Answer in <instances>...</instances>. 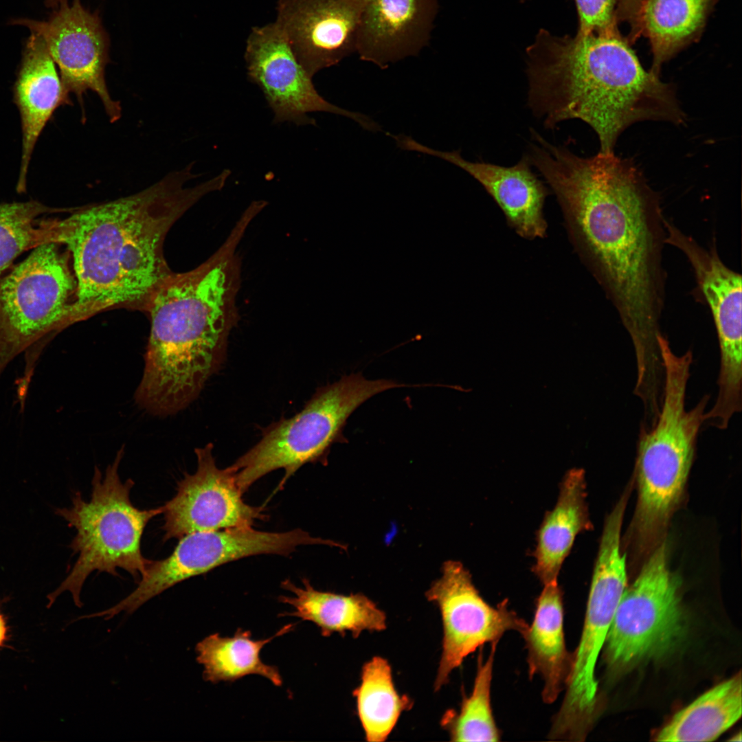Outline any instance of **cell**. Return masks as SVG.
<instances>
[{
    "instance_id": "obj_1",
    "label": "cell",
    "mask_w": 742,
    "mask_h": 742,
    "mask_svg": "<svg viewBox=\"0 0 742 742\" xmlns=\"http://www.w3.org/2000/svg\"><path fill=\"white\" fill-rule=\"evenodd\" d=\"M529 160L571 213L632 342L636 359L659 353L665 243L659 198L631 161L581 157L545 139Z\"/></svg>"
},
{
    "instance_id": "obj_2",
    "label": "cell",
    "mask_w": 742,
    "mask_h": 742,
    "mask_svg": "<svg viewBox=\"0 0 742 742\" xmlns=\"http://www.w3.org/2000/svg\"><path fill=\"white\" fill-rule=\"evenodd\" d=\"M188 168L142 192L49 220L48 240L71 254L76 280L73 324L124 304H144L170 273L162 247L192 204L216 190L212 179L183 188Z\"/></svg>"
},
{
    "instance_id": "obj_3",
    "label": "cell",
    "mask_w": 742,
    "mask_h": 742,
    "mask_svg": "<svg viewBox=\"0 0 742 742\" xmlns=\"http://www.w3.org/2000/svg\"><path fill=\"white\" fill-rule=\"evenodd\" d=\"M528 104L546 128L581 120L596 132L600 153L645 120L683 124L675 89L646 71L618 30L555 37L542 30L528 50Z\"/></svg>"
},
{
    "instance_id": "obj_4",
    "label": "cell",
    "mask_w": 742,
    "mask_h": 742,
    "mask_svg": "<svg viewBox=\"0 0 742 742\" xmlns=\"http://www.w3.org/2000/svg\"><path fill=\"white\" fill-rule=\"evenodd\" d=\"M225 264L210 261L170 273L144 308L150 316L142 377L135 393L145 409L173 415L197 398L225 361L231 326Z\"/></svg>"
},
{
    "instance_id": "obj_5",
    "label": "cell",
    "mask_w": 742,
    "mask_h": 742,
    "mask_svg": "<svg viewBox=\"0 0 742 742\" xmlns=\"http://www.w3.org/2000/svg\"><path fill=\"white\" fill-rule=\"evenodd\" d=\"M660 353L664 385L660 412L652 425H641L637 442L635 523L642 540L659 534L680 500L710 398L704 395L687 409L693 352L677 355L669 345H664Z\"/></svg>"
},
{
    "instance_id": "obj_6",
    "label": "cell",
    "mask_w": 742,
    "mask_h": 742,
    "mask_svg": "<svg viewBox=\"0 0 742 742\" xmlns=\"http://www.w3.org/2000/svg\"><path fill=\"white\" fill-rule=\"evenodd\" d=\"M124 448L117 451L104 475L95 467L89 501L78 492L71 508L57 510L76 530L71 548L78 557L67 577L49 595V606L67 591L75 605L81 607V590L93 572L117 576V569L121 568L138 582L150 561L142 555L141 540L148 523L162 514L164 507L140 510L132 504L130 492L135 483L131 479L122 482L118 473Z\"/></svg>"
},
{
    "instance_id": "obj_7",
    "label": "cell",
    "mask_w": 742,
    "mask_h": 742,
    "mask_svg": "<svg viewBox=\"0 0 742 742\" xmlns=\"http://www.w3.org/2000/svg\"><path fill=\"white\" fill-rule=\"evenodd\" d=\"M60 245L40 244L0 279V374L15 357L25 354L21 396L45 344L73 324L76 280Z\"/></svg>"
},
{
    "instance_id": "obj_8",
    "label": "cell",
    "mask_w": 742,
    "mask_h": 742,
    "mask_svg": "<svg viewBox=\"0 0 742 742\" xmlns=\"http://www.w3.org/2000/svg\"><path fill=\"white\" fill-rule=\"evenodd\" d=\"M402 386L392 380H368L352 374L319 389L299 413L266 428L260 441L232 464L240 489L245 493L258 480L278 469L284 470L280 486L284 484L302 465L324 456L361 404Z\"/></svg>"
},
{
    "instance_id": "obj_9",
    "label": "cell",
    "mask_w": 742,
    "mask_h": 742,
    "mask_svg": "<svg viewBox=\"0 0 742 742\" xmlns=\"http://www.w3.org/2000/svg\"><path fill=\"white\" fill-rule=\"evenodd\" d=\"M666 542L626 587L605 642L609 665L629 666L669 653L684 633L679 577L668 565Z\"/></svg>"
},
{
    "instance_id": "obj_10",
    "label": "cell",
    "mask_w": 742,
    "mask_h": 742,
    "mask_svg": "<svg viewBox=\"0 0 742 742\" xmlns=\"http://www.w3.org/2000/svg\"><path fill=\"white\" fill-rule=\"evenodd\" d=\"M627 587L626 561L613 552L597 556L578 645L571 674L552 728L560 735L585 732L597 702L596 666L622 594Z\"/></svg>"
},
{
    "instance_id": "obj_11",
    "label": "cell",
    "mask_w": 742,
    "mask_h": 742,
    "mask_svg": "<svg viewBox=\"0 0 742 742\" xmlns=\"http://www.w3.org/2000/svg\"><path fill=\"white\" fill-rule=\"evenodd\" d=\"M439 608L443 625L442 651L434 688L440 690L464 659L487 643L498 642L510 631L522 634L528 624L508 608L506 600L493 607L480 596L463 565L448 561L441 577L426 592Z\"/></svg>"
},
{
    "instance_id": "obj_12",
    "label": "cell",
    "mask_w": 742,
    "mask_h": 742,
    "mask_svg": "<svg viewBox=\"0 0 742 742\" xmlns=\"http://www.w3.org/2000/svg\"><path fill=\"white\" fill-rule=\"evenodd\" d=\"M244 58L248 80L262 90L273 112L274 124L315 125L308 114L322 111L350 117L370 131L380 130L368 116L340 108L320 95L276 22L251 28Z\"/></svg>"
},
{
    "instance_id": "obj_13",
    "label": "cell",
    "mask_w": 742,
    "mask_h": 742,
    "mask_svg": "<svg viewBox=\"0 0 742 742\" xmlns=\"http://www.w3.org/2000/svg\"><path fill=\"white\" fill-rule=\"evenodd\" d=\"M665 243L680 249L691 265L709 305L719 348L715 405L725 410L742 405V279L728 268L715 248L706 249L664 218Z\"/></svg>"
},
{
    "instance_id": "obj_14",
    "label": "cell",
    "mask_w": 742,
    "mask_h": 742,
    "mask_svg": "<svg viewBox=\"0 0 742 742\" xmlns=\"http://www.w3.org/2000/svg\"><path fill=\"white\" fill-rule=\"evenodd\" d=\"M12 24L28 27L44 41L60 72L64 91L82 100L87 91L100 98L110 121L121 116L118 102L111 97L105 80L109 61V38L97 13H91L74 0L65 1L47 21L18 19Z\"/></svg>"
},
{
    "instance_id": "obj_15",
    "label": "cell",
    "mask_w": 742,
    "mask_h": 742,
    "mask_svg": "<svg viewBox=\"0 0 742 742\" xmlns=\"http://www.w3.org/2000/svg\"><path fill=\"white\" fill-rule=\"evenodd\" d=\"M208 443L194 450L197 467L185 473L177 493L163 506L164 541L192 532L251 527L263 519L262 508L246 504L232 465L220 469Z\"/></svg>"
},
{
    "instance_id": "obj_16",
    "label": "cell",
    "mask_w": 742,
    "mask_h": 742,
    "mask_svg": "<svg viewBox=\"0 0 742 742\" xmlns=\"http://www.w3.org/2000/svg\"><path fill=\"white\" fill-rule=\"evenodd\" d=\"M286 543L283 532H263L251 527L188 534L179 539L170 556L162 560H150L137 587L122 599L123 606L135 612L180 582L241 558L262 554H282Z\"/></svg>"
},
{
    "instance_id": "obj_17",
    "label": "cell",
    "mask_w": 742,
    "mask_h": 742,
    "mask_svg": "<svg viewBox=\"0 0 742 742\" xmlns=\"http://www.w3.org/2000/svg\"><path fill=\"white\" fill-rule=\"evenodd\" d=\"M364 0H278L275 21L311 76L356 52Z\"/></svg>"
},
{
    "instance_id": "obj_18",
    "label": "cell",
    "mask_w": 742,
    "mask_h": 742,
    "mask_svg": "<svg viewBox=\"0 0 742 742\" xmlns=\"http://www.w3.org/2000/svg\"><path fill=\"white\" fill-rule=\"evenodd\" d=\"M438 0H364L356 52L382 69L428 45Z\"/></svg>"
},
{
    "instance_id": "obj_19",
    "label": "cell",
    "mask_w": 742,
    "mask_h": 742,
    "mask_svg": "<svg viewBox=\"0 0 742 742\" xmlns=\"http://www.w3.org/2000/svg\"><path fill=\"white\" fill-rule=\"evenodd\" d=\"M395 140L403 150L440 157L467 172L494 199L521 236L535 238L544 235L546 224L542 209L546 189L532 171L527 156L515 166L505 167L485 161H466L461 156L460 150H434L403 135H396Z\"/></svg>"
},
{
    "instance_id": "obj_20",
    "label": "cell",
    "mask_w": 742,
    "mask_h": 742,
    "mask_svg": "<svg viewBox=\"0 0 742 742\" xmlns=\"http://www.w3.org/2000/svg\"><path fill=\"white\" fill-rule=\"evenodd\" d=\"M67 95L43 39L32 32L14 86L22 128L19 192L25 191L29 164L38 138L55 109L66 102Z\"/></svg>"
},
{
    "instance_id": "obj_21",
    "label": "cell",
    "mask_w": 742,
    "mask_h": 742,
    "mask_svg": "<svg viewBox=\"0 0 742 742\" xmlns=\"http://www.w3.org/2000/svg\"><path fill=\"white\" fill-rule=\"evenodd\" d=\"M557 580L543 584L531 625L521 634L527 649L529 677L539 675L546 704H552L565 689L573 664L566 647L563 603Z\"/></svg>"
},
{
    "instance_id": "obj_22",
    "label": "cell",
    "mask_w": 742,
    "mask_h": 742,
    "mask_svg": "<svg viewBox=\"0 0 742 742\" xmlns=\"http://www.w3.org/2000/svg\"><path fill=\"white\" fill-rule=\"evenodd\" d=\"M302 585L297 586L289 580L282 582V587L292 596H281L279 600L293 608L292 612L285 615L313 622L320 629L322 636L349 631L357 637L363 631L385 629V613L366 596L319 591L306 578L302 579Z\"/></svg>"
},
{
    "instance_id": "obj_23",
    "label": "cell",
    "mask_w": 742,
    "mask_h": 742,
    "mask_svg": "<svg viewBox=\"0 0 742 742\" xmlns=\"http://www.w3.org/2000/svg\"><path fill=\"white\" fill-rule=\"evenodd\" d=\"M585 473L572 469L564 475L557 502L540 526L533 572L543 584L557 580L577 535L589 528Z\"/></svg>"
},
{
    "instance_id": "obj_24",
    "label": "cell",
    "mask_w": 742,
    "mask_h": 742,
    "mask_svg": "<svg viewBox=\"0 0 742 742\" xmlns=\"http://www.w3.org/2000/svg\"><path fill=\"white\" fill-rule=\"evenodd\" d=\"M715 0H644L641 29L653 52L651 71L659 76L662 65L703 30Z\"/></svg>"
},
{
    "instance_id": "obj_25",
    "label": "cell",
    "mask_w": 742,
    "mask_h": 742,
    "mask_svg": "<svg viewBox=\"0 0 742 742\" xmlns=\"http://www.w3.org/2000/svg\"><path fill=\"white\" fill-rule=\"evenodd\" d=\"M741 693L740 674L719 684L676 713L656 741L715 740L741 718Z\"/></svg>"
},
{
    "instance_id": "obj_26",
    "label": "cell",
    "mask_w": 742,
    "mask_h": 742,
    "mask_svg": "<svg viewBox=\"0 0 742 742\" xmlns=\"http://www.w3.org/2000/svg\"><path fill=\"white\" fill-rule=\"evenodd\" d=\"M294 625H287L273 636L259 640L251 639V632L240 628L232 637H223L218 633L205 637L195 648L196 661L203 666L204 680L212 684L234 682L256 674L280 686L282 679L278 669L265 664L260 653L265 644L290 631Z\"/></svg>"
},
{
    "instance_id": "obj_27",
    "label": "cell",
    "mask_w": 742,
    "mask_h": 742,
    "mask_svg": "<svg viewBox=\"0 0 742 742\" xmlns=\"http://www.w3.org/2000/svg\"><path fill=\"white\" fill-rule=\"evenodd\" d=\"M359 720L368 741H384L401 712L409 708V699L394 688L388 662L374 657L366 663L361 681L354 691Z\"/></svg>"
},
{
    "instance_id": "obj_28",
    "label": "cell",
    "mask_w": 742,
    "mask_h": 742,
    "mask_svg": "<svg viewBox=\"0 0 742 742\" xmlns=\"http://www.w3.org/2000/svg\"><path fill=\"white\" fill-rule=\"evenodd\" d=\"M497 642L491 644L486 660L479 657L471 693L464 699L460 711L445 715L442 726L452 741H499L500 732L491 704V688Z\"/></svg>"
},
{
    "instance_id": "obj_29",
    "label": "cell",
    "mask_w": 742,
    "mask_h": 742,
    "mask_svg": "<svg viewBox=\"0 0 742 742\" xmlns=\"http://www.w3.org/2000/svg\"><path fill=\"white\" fill-rule=\"evenodd\" d=\"M56 210L36 201L0 204V279L21 254L48 242V220L39 216Z\"/></svg>"
},
{
    "instance_id": "obj_30",
    "label": "cell",
    "mask_w": 742,
    "mask_h": 742,
    "mask_svg": "<svg viewBox=\"0 0 742 742\" xmlns=\"http://www.w3.org/2000/svg\"><path fill=\"white\" fill-rule=\"evenodd\" d=\"M578 13V32H605L617 29V0H575Z\"/></svg>"
},
{
    "instance_id": "obj_31",
    "label": "cell",
    "mask_w": 742,
    "mask_h": 742,
    "mask_svg": "<svg viewBox=\"0 0 742 742\" xmlns=\"http://www.w3.org/2000/svg\"><path fill=\"white\" fill-rule=\"evenodd\" d=\"M644 0H617L616 21L627 22L631 27L630 40H636L642 33L641 11Z\"/></svg>"
},
{
    "instance_id": "obj_32",
    "label": "cell",
    "mask_w": 742,
    "mask_h": 742,
    "mask_svg": "<svg viewBox=\"0 0 742 742\" xmlns=\"http://www.w3.org/2000/svg\"><path fill=\"white\" fill-rule=\"evenodd\" d=\"M7 638V627L3 615L0 613V647L3 644Z\"/></svg>"
},
{
    "instance_id": "obj_33",
    "label": "cell",
    "mask_w": 742,
    "mask_h": 742,
    "mask_svg": "<svg viewBox=\"0 0 742 742\" xmlns=\"http://www.w3.org/2000/svg\"><path fill=\"white\" fill-rule=\"evenodd\" d=\"M65 1H67V0H46L45 3H46V5L47 7H52L53 8V7H57L58 5H60V4L62 3L63 2H64Z\"/></svg>"
}]
</instances>
